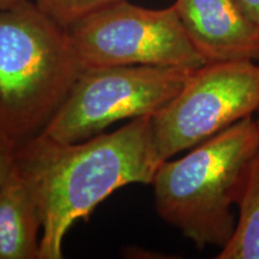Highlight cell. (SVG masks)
Here are the masks:
<instances>
[{
  "label": "cell",
  "instance_id": "cell-1",
  "mask_svg": "<svg viewBox=\"0 0 259 259\" xmlns=\"http://www.w3.org/2000/svg\"><path fill=\"white\" fill-rule=\"evenodd\" d=\"M162 162L151 116L74 143L42 134L16 143L15 166L42 219L38 259L63 258L64 239L74 222L88 218L116 190L151 185Z\"/></svg>",
  "mask_w": 259,
  "mask_h": 259
},
{
  "label": "cell",
  "instance_id": "cell-14",
  "mask_svg": "<svg viewBox=\"0 0 259 259\" xmlns=\"http://www.w3.org/2000/svg\"><path fill=\"white\" fill-rule=\"evenodd\" d=\"M5 138H8V137H6V136L3 134L2 131H0V141H3V139H5Z\"/></svg>",
  "mask_w": 259,
  "mask_h": 259
},
{
  "label": "cell",
  "instance_id": "cell-10",
  "mask_svg": "<svg viewBox=\"0 0 259 259\" xmlns=\"http://www.w3.org/2000/svg\"><path fill=\"white\" fill-rule=\"evenodd\" d=\"M114 2L116 0H34L45 14L64 28H69L85 16Z\"/></svg>",
  "mask_w": 259,
  "mask_h": 259
},
{
  "label": "cell",
  "instance_id": "cell-13",
  "mask_svg": "<svg viewBox=\"0 0 259 259\" xmlns=\"http://www.w3.org/2000/svg\"><path fill=\"white\" fill-rule=\"evenodd\" d=\"M21 2H23V0H0V10L10 8V6L18 4Z\"/></svg>",
  "mask_w": 259,
  "mask_h": 259
},
{
  "label": "cell",
  "instance_id": "cell-2",
  "mask_svg": "<svg viewBox=\"0 0 259 259\" xmlns=\"http://www.w3.org/2000/svg\"><path fill=\"white\" fill-rule=\"evenodd\" d=\"M259 150L255 116H247L190 149L178 160H164L155 174L158 216L198 250L222 248L236 225L233 206Z\"/></svg>",
  "mask_w": 259,
  "mask_h": 259
},
{
  "label": "cell",
  "instance_id": "cell-15",
  "mask_svg": "<svg viewBox=\"0 0 259 259\" xmlns=\"http://www.w3.org/2000/svg\"><path fill=\"white\" fill-rule=\"evenodd\" d=\"M255 120H257V124H258V127H259V111L257 112V114H255Z\"/></svg>",
  "mask_w": 259,
  "mask_h": 259
},
{
  "label": "cell",
  "instance_id": "cell-5",
  "mask_svg": "<svg viewBox=\"0 0 259 259\" xmlns=\"http://www.w3.org/2000/svg\"><path fill=\"white\" fill-rule=\"evenodd\" d=\"M66 29L83 67L145 65L194 70L205 64L174 5L153 10L116 0Z\"/></svg>",
  "mask_w": 259,
  "mask_h": 259
},
{
  "label": "cell",
  "instance_id": "cell-9",
  "mask_svg": "<svg viewBox=\"0 0 259 259\" xmlns=\"http://www.w3.org/2000/svg\"><path fill=\"white\" fill-rule=\"evenodd\" d=\"M239 216L218 259H259V150L254 155L236 204Z\"/></svg>",
  "mask_w": 259,
  "mask_h": 259
},
{
  "label": "cell",
  "instance_id": "cell-8",
  "mask_svg": "<svg viewBox=\"0 0 259 259\" xmlns=\"http://www.w3.org/2000/svg\"><path fill=\"white\" fill-rule=\"evenodd\" d=\"M42 219L16 166L0 186V259H38Z\"/></svg>",
  "mask_w": 259,
  "mask_h": 259
},
{
  "label": "cell",
  "instance_id": "cell-11",
  "mask_svg": "<svg viewBox=\"0 0 259 259\" xmlns=\"http://www.w3.org/2000/svg\"><path fill=\"white\" fill-rule=\"evenodd\" d=\"M16 142L10 138L0 141V186L15 166Z\"/></svg>",
  "mask_w": 259,
  "mask_h": 259
},
{
  "label": "cell",
  "instance_id": "cell-12",
  "mask_svg": "<svg viewBox=\"0 0 259 259\" xmlns=\"http://www.w3.org/2000/svg\"><path fill=\"white\" fill-rule=\"evenodd\" d=\"M247 15L259 24V0H239Z\"/></svg>",
  "mask_w": 259,
  "mask_h": 259
},
{
  "label": "cell",
  "instance_id": "cell-4",
  "mask_svg": "<svg viewBox=\"0 0 259 259\" xmlns=\"http://www.w3.org/2000/svg\"><path fill=\"white\" fill-rule=\"evenodd\" d=\"M192 71L145 65L83 67L41 134L74 143L118 121L154 116L177 96Z\"/></svg>",
  "mask_w": 259,
  "mask_h": 259
},
{
  "label": "cell",
  "instance_id": "cell-6",
  "mask_svg": "<svg viewBox=\"0 0 259 259\" xmlns=\"http://www.w3.org/2000/svg\"><path fill=\"white\" fill-rule=\"evenodd\" d=\"M258 111L259 63L204 64L151 116L158 153L169 160Z\"/></svg>",
  "mask_w": 259,
  "mask_h": 259
},
{
  "label": "cell",
  "instance_id": "cell-7",
  "mask_svg": "<svg viewBox=\"0 0 259 259\" xmlns=\"http://www.w3.org/2000/svg\"><path fill=\"white\" fill-rule=\"evenodd\" d=\"M173 5L205 64L259 63V24L239 0H176Z\"/></svg>",
  "mask_w": 259,
  "mask_h": 259
},
{
  "label": "cell",
  "instance_id": "cell-3",
  "mask_svg": "<svg viewBox=\"0 0 259 259\" xmlns=\"http://www.w3.org/2000/svg\"><path fill=\"white\" fill-rule=\"evenodd\" d=\"M83 70L67 29L34 0L0 10V131L41 134Z\"/></svg>",
  "mask_w": 259,
  "mask_h": 259
}]
</instances>
